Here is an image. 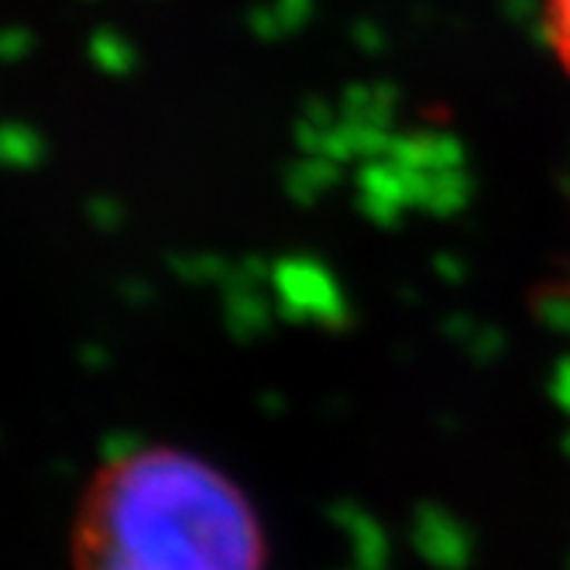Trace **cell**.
<instances>
[{"label":"cell","mask_w":570,"mask_h":570,"mask_svg":"<svg viewBox=\"0 0 570 570\" xmlns=\"http://www.w3.org/2000/svg\"><path fill=\"white\" fill-rule=\"evenodd\" d=\"M72 570H268V537L248 492L207 458L135 446L79 499Z\"/></svg>","instance_id":"obj_1"},{"label":"cell","mask_w":570,"mask_h":570,"mask_svg":"<svg viewBox=\"0 0 570 570\" xmlns=\"http://www.w3.org/2000/svg\"><path fill=\"white\" fill-rule=\"evenodd\" d=\"M537 28L550 62L570 79V0H537Z\"/></svg>","instance_id":"obj_2"}]
</instances>
